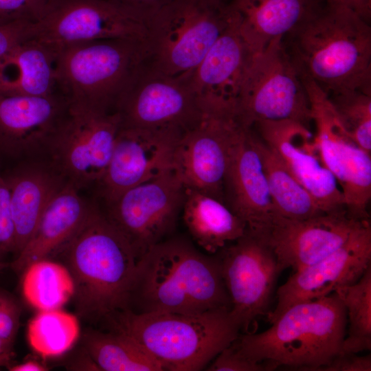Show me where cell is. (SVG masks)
<instances>
[{"label":"cell","mask_w":371,"mask_h":371,"mask_svg":"<svg viewBox=\"0 0 371 371\" xmlns=\"http://www.w3.org/2000/svg\"><path fill=\"white\" fill-rule=\"evenodd\" d=\"M230 307L218 254L207 255L188 239L173 237L138 258L126 310L196 314Z\"/></svg>","instance_id":"1"},{"label":"cell","mask_w":371,"mask_h":371,"mask_svg":"<svg viewBox=\"0 0 371 371\" xmlns=\"http://www.w3.org/2000/svg\"><path fill=\"white\" fill-rule=\"evenodd\" d=\"M282 41L299 71L328 95L371 94V27L350 8L328 0Z\"/></svg>","instance_id":"2"},{"label":"cell","mask_w":371,"mask_h":371,"mask_svg":"<svg viewBox=\"0 0 371 371\" xmlns=\"http://www.w3.org/2000/svg\"><path fill=\"white\" fill-rule=\"evenodd\" d=\"M63 257L73 278L78 314L105 322L126 310L138 256L126 237L96 207L55 255Z\"/></svg>","instance_id":"3"},{"label":"cell","mask_w":371,"mask_h":371,"mask_svg":"<svg viewBox=\"0 0 371 371\" xmlns=\"http://www.w3.org/2000/svg\"><path fill=\"white\" fill-rule=\"evenodd\" d=\"M266 330L239 334L232 345L245 358L265 365L321 370L341 352L346 335L345 307L336 292L295 304Z\"/></svg>","instance_id":"4"},{"label":"cell","mask_w":371,"mask_h":371,"mask_svg":"<svg viewBox=\"0 0 371 371\" xmlns=\"http://www.w3.org/2000/svg\"><path fill=\"white\" fill-rule=\"evenodd\" d=\"M105 323L111 330L135 339L162 370L168 371L203 369L240 331L229 308L196 314L135 313L124 310Z\"/></svg>","instance_id":"5"},{"label":"cell","mask_w":371,"mask_h":371,"mask_svg":"<svg viewBox=\"0 0 371 371\" xmlns=\"http://www.w3.org/2000/svg\"><path fill=\"white\" fill-rule=\"evenodd\" d=\"M148 56L146 41L93 40L66 45L56 52L58 90L70 105L113 113Z\"/></svg>","instance_id":"6"},{"label":"cell","mask_w":371,"mask_h":371,"mask_svg":"<svg viewBox=\"0 0 371 371\" xmlns=\"http://www.w3.org/2000/svg\"><path fill=\"white\" fill-rule=\"evenodd\" d=\"M229 21L224 0H171L148 20L146 61L189 80Z\"/></svg>","instance_id":"7"},{"label":"cell","mask_w":371,"mask_h":371,"mask_svg":"<svg viewBox=\"0 0 371 371\" xmlns=\"http://www.w3.org/2000/svg\"><path fill=\"white\" fill-rule=\"evenodd\" d=\"M282 38L255 54L246 71L236 107L246 128L267 120H293L308 127L312 122L304 85Z\"/></svg>","instance_id":"8"},{"label":"cell","mask_w":371,"mask_h":371,"mask_svg":"<svg viewBox=\"0 0 371 371\" xmlns=\"http://www.w3.org/2000/svg\"><path fill=\"white\" fill-rule=\"evenodd\" d=\"M300 76L310 102L321 160L337 180L348 213L356 219H370L371 154L347 133L328 95L306 74Z\"/></svg>","instance_id":"9"},{"label":"cell","mask_w":371,"mask_h":371,"mask_svg":"<svg viewBox=\"0 0 371 371\" xmlns=\"http://www.w3.org/2000/svg\"><path fill=\"white\" fill-rule=\"evenodd\" d=\"M120 128L183 134L204 111L189 80L166 75L146 61L120 97L115 109Z\"/></svg>","instance_id":"10"},{"label":"cell","mask_w":371,"mask_h":371,"mask_svg":"<svg viewBox=\"0 0 371 371\" xmlns=\"http://www.w3.org/2000/svg\"><path fill=\"white\" fill-rule=\"evenodd\" d=\"M148 20L109 0H56L33 24L32 38L55 53L76 43L113 38L147 41Z\"/></svg>","instance_id":"11"},{"label":"cell","mask_w":371,"mask_h":371,"mask_svg":"<svg viewBox=\"0 0 371 371\" xmlns=\"http://www.w3.org/2000/svg\"><path fill=\"white\" fill-rule=\"evenodd\" d=\"M121 122L117 113L77 106L68 111L50 138L55 162L78 188L100 182L110 161Z\"/></svg>","instance_id":"12"},{"label":"cell","mask_w":371,"mask_h":371,"mask_svg":"<svg viewBox=\"0 0 371 371\" xmlns=\"http://www.w3.org/2000/svg\"><path fill=\"white\" fill-rule=\"evenodd\" d=\"M234 242L216 254L230 300V313L240 330L248 333L258 317L269 313L281 271L273 251L260 234L246 229Z\"/></svg>","instance_id":"13"},{"label":"cell","mask_w":371,"mask_h":371,"mask_svg":"<svg viewBox=\"0 0 371 371\" xmlns=\"http://www.w3.org/2000/svg\"><path fill=\"white\" fill-rule=\"evenodd\" d=\"M185 191L171 169L124 191L108 204L106 215L139 258L174 230L181 213Z\"/></svg>","instance_id":"14"},{"label":"cell","mask_w":371,"mask_h":371,"mask_svg":"<svg viewBox=\"0 0 371 371\" xmlns=\"http://www.w3.org/2000/svg\"><path fill=\"white\" fill-rule=\"evenodd\" d=\"M244 127L234 114L205 112L196 125L182 134L172 170L185 188L224 201L223 182L232 147Z\"/></svg>","instance_id":"15"},{"label":"cell","mask_w":371,"mask_h":371,"mask_svg":"<svg viewBox=\"0 0 371 371\" xmlns=\"http://www.w3.org/2000/svg\"><path fill=\"white\" fill-rule=\"evenodd\" d=\"M371 262V225L366 221L336 250L300 268L277 291L276 308L267 314L270 324L289 307L327 296L356 282Z\"/></svg>","instance_id":"16"},{"label":"cell","mask_w":371,"mask_h":371,"mask_svg":"<svg viewBox=\"0 0 371 371\" xmlns=\"http://www.w3.org/2000/svg\"><path fill=\"white\" fill-rule=\"evenodd\" d=\"M368 220L352 217L346 208L296 220L276 215L262 237L273 251L280 271H296L328 256Z\"/></svg>","instance_id":"17"},{"label":"cell","mask_w":371,"mask_h":371,"mask_svg":"<svg viewBox=\"0 0 371 371\" xmlns=\"http://www.w3.org/2000/svg\"><path fill=\"white\" fill-rule=\"evenodd\" d=\"M254 126L323 210L346 208L341 189L323 164L308 126L293 120L260 121Z\"/></svg>","instance_id":"18"},{"label":"cell","mask_w":371,"mask_h":371,"mask_svg":"<svg viewBox=\"0 0 371 371\" xmlns=\"http://www.w3.org/2000/svg\"><path fill=\"white\" fill-rule=\"evenodd\" d=\"M181 135L172 131L120 128L100 181L107 204L126 190L172 169L175 148Z\"/></svg>","instance_id":"19"},{"label":"cell","mask_w":371,"mask_h":371,"mask_svg":"<svg viewBox=\"0 0 371 371\" xmlns=\"http://www.w3.org/2000/svg\"><path fill=\"white\" fill-rule=\"evenodd\" d=\"M254 54L230 16L228 26L189 80L204 112L236 115L242 83Z\"/></svg>","instance_id":"20"},{"label":"cell","mask_w":371,"mask_h":371,"mask_svg":"<svg viewBox=\"0 0 371 371\" xmlns=\"http://www.w3.org/2000/svg\"><path fill=\"white\" fill-rule=\"evenodd\" d=\"M223 191L224 202L247 229L262 234L269 228L276 213L252 128H243L232 145Z\"/></svg>","instance_id":"21"},{"label":"cell","mask_w":371,"mask_h":371,"mask_svg":"<svg viewBox=\"0 0 371 371\" xmlns=\"http://www.w3.org/2000/svg\"><path fill=\"white\" fill-rule=\"evenodd\" d=\"M69 106L59 91L47 95L0 92V139L18 151L47 144Z\"/></svg>","instance_id":"22"},{"label":"cell","mask_w":371,"mask_h":371,"mask_svg":"<svg viewBox=\"0 0 371 371\" xmlns=\"http://www.w3.org/2000/svg\"><path fill=\"white\" fill-rule=\"evenodd\" d=\"M328 0H232L229 14L254 54L315 15Z\"/></svg>","instance_id":"23"},{"label":"cell","mask_w":371,"mask_h":371,"mask_svg":"<svg viewBox=\"0 0 371 371\" xmlns=\"http://www.w3.org/2000/svg\"><path fill=\"white\" fill-rule=\"evenodd\" d=\"M91 206L82 199L78 188L65 183L52 199L27 243L16 254L12 267L22 272L30 264L57 254L74 236Z\"/></svg>","instance_id":"24"},{"label":"cell","mask_w":371,"mask_h":371,"mask_svg":"<svg viewBox=\"0 0 371 371\" xmlns=\"http://www.w3.org/2000/svg\"><path fill=\"white\" fill-rule=\"evenodd\" d=\"M56 54L28 38L0 58V92L26 95H47L58 91Z\"/></svg>","instance_id":"25"},{"label":"cell","mask_w":371,"mask_h":371,"mask_svg":"<svg viewBox=\"0 0 371 371\" xmlns=\"http://www.w3.org/2000/svg\"><path fill=\"white\" fill-rule=\"evenodd\" d=\"M181 213L191 237L209 254L218 253L247 229L224 201L193 189L186 188Z\"/></svg>","instance_id":"26"},{"label":"cell","mask_w":371,"mask_h":371,"mask_svg":"<svg viewBox=\"0 0 371 371\" xmlns=\"http://www.w3.org/2000/svg\"><path fill=\"white\" fill-rule=\"evenodd\" d=\"M15 227V252L18 254L33 234L47 205L65 184L45 169L25 170L6 182Z\"/></svg>","instance_id":"27"},{"label":"cell","mask_w":371,"mask_h":371,"mask_svg":"<svg viewBox=\"0 0 371 371\" xmlns=\"http://www.w3.org/2000/svg\"><path fill=\"white\" fill-rule=\"evenodd\" d=\"M252 139L262 162L277 215L302 220L328 212L322 209L276 152L254 133L253 128Z\"/></svg>","instance_id":"28"},{"label":"cell","mask_w":371,"mask_h":371,"mask_svg":"<svg viewBox=\"0 0 371 371\" xmlns=\"http://www.w3.org/2000/svg\"><path fill=\"white\" fill-rule=\"evenodd\" d=\"M85 351L98 370L162 371L160 364L133 337L92 330L84 339Z\"/></svg>","instance_id":"29"},{"label":"cell","mask_w":371,"mask_h":371,"mask_svg":"<svg viewBox=\"0 0 371 371\" xmlns=\"http://www.w3.org/2000/svg\"><path fill=\"white\" fill-rule=\"evenodd\" d=\"M22 272L23 295L38 311L61 308L74 297V280L63 264L45 258L30 264Z\"/></svg>","instance_id":"30"},{"label":"cell","mask_w":371,"mask_h":371,"mask_svg":"<svg viewBox=\"0 0 371 371\" xmlns=\"http://www.w3.org/2000/svg\"><path fill=\"white\" fill-rule=\"evenodd\" d=\"M346 313L348 330L340 353L371 349V266L356 282L338 288Z\"/></svg>","instance_id":"31"},{"label":"cell","mask_w":371,"mask_h":371,"mask_svg":"<svg viewBox=\"0 0 371 371\" xmlns=\"http://www.w3.org/2000/svg\"><path fill=\"white\" fill-rule=\"evenodd\" d=\"M77 317L60 308L39 311L29 322L27 337L31 348L45 358L67 352L79 337Z\"/></svg>","instance_id":"32"},{"label":"cell","mask_w":371,"mask_h":371,"mask_svg":"<svg viewBox=\"0 0 371 371\" xmlns=\"http://www.w3.org/2000/svg\"><path fill=\"white\" fill-rule=\"evenodd\" d=\"M328 97L347 133L371 154V94L348 91Z\"/></svg>","instance_id":"33"},{"label":"cell","mask_w":371,"mask_h":371,"mask_svg":"<svg viewBox=\"0 0 371 371\" xmlns=\"http://www.w3.org/2000/svg\"><path fill=\"white\" fill-rule=\"evenodd\" d=\"M56 0H0V24L13 22L36 23L49 11Z\"/></svg>","instance_id":"34"},{"label":"cell","mask_w":371,"mask_h":371,"mask_svg":"<svg viewBox=\"0 0 371 371\" xmlns=\"http://www.w3.org/2000/svg\"><path fill=\"white\" fill-rule=\"evenodd\" d=\"M15 243L10 190L7 183L0 177V253L15 252Z\"/></svg>","instance_id":"35"},{"label":"cell","mask_w":371,"mask_h":371,"mask_svg":"<svg viewBox=\"0 0 371 371\" xmlns=\"http://www.w3.org/2000/svg\"><path fill=\"white\" fill-rule=\"evenodd\" d=\"M208 371H262L264 364L252 361L239 353L232 344L223 349L206 369Z\"/></svg>","instance_id":"36"},{"label":"cell","mask_w":371,"mask_h":371,"mask_svg":"<svg viewBox=\"0 0 371 371\" xmlns=\"http://www.w3.org/2000/svg\"><path fill=\"white\" fill-rule=\"evenodd\" d=\"M16 302L0 289V339L13 343L20 321Z\"/></svg>","instance_id":"37"},{"label":"cell","mask_w":371,"mask_h":371,"mask_svg":"<svg viewBox=\"0 0 371 371\" xmlns=\"http://www.w3.org/2000/svg\"><path fill=\"white\" fill-rule=\"evenodd\" d=\"M33 24L27 22L0 24V58L30 38Z\"/></svg>","instance_id":"38"},{"label":"cell","mask_w":371,"mask_h":371,"mask_svg":"<svg viewBox=\"0 0 371 371\" xmlns=\"http://www.w3.org/2000/svg\"><path fill=\"white\" fill-rule=\"evenodd\" d=\"M323 371H370V355L360 356L357 353H339L323 367Z\"/></svg>","instance_id":"39"},{"label":"cell","mask_w":371,"mask_h":371,"mask_svg":"<svg viewBox=\"0 0 371 371\" xmlns=\"http://www.w3.org/2000/svg\"><path fill=\"white\" fill-rule=\"evenodd\" d=\"M148 20L171 0H109Z\"/></svg>","instance_id":"40"},{"label":"cell","mask_w":371,"mask_h":371,"mask_svg":"<svg viewBox=\"0 0 371 371\" xmlns=\"http://www.w3.org/2000/svg\"><path fill=\"white\" fill-rule=\"evenodd\" d=\"M343 4L356 13L364 20L370 22L371 19V0H333Z\"/></svg>","instance_id":"41"},{"label":"cell","mask_w":371,"mask_h":371,"mask_svg":"<svg viewBox=\"0 0 371 371\" xmlns=\"http://www.w3.org/2000/svg\"><path fill=\"white\" fill-rule=\"evenodd\" d=\"M12 344L0 339V367L8 366L14 357Z\"/></svg>","instance_id":"42"},{"label":"cell","mask_w":371,"mask_h":371,"mask_svg":"<svg viewBox=\"0 0 371 371\" xmlns=\"http://www.w3.org/2000/svg\"><path fill=\"white\" fill-rule=\"evenodd\" d=\"M8 368L11 371H45L47 370L45 366L33 360L9 366Z\"/></svg>","instance_id":"43"},{"label":"cell","mask_w":371,"mask_h":371,"mask_svg":"<svg viewBox=\"0 0 371 371\" xmlns=\"http://www.w3.org/2000/svg\"><path fill=\"white\" fill-rule=\"evenodd\" d=\"M4 267H5V263L3 262L0 258V273L1 271L3 270V269L4 268Z\"/></svg>","instance_id":"44"},{"label":"cell","mask_w":371,"mask_h":371,"mask_svg":"<svg viewBox=\"0 0 371 371\" xmlns=\"http://www.w3.org/2000/svg\"><path fill=\"white\" fill-rule=\"evenodd\" d=\"M225 1V0H224Z\"/></svg>","instance_id":"45"}]
</instances>
